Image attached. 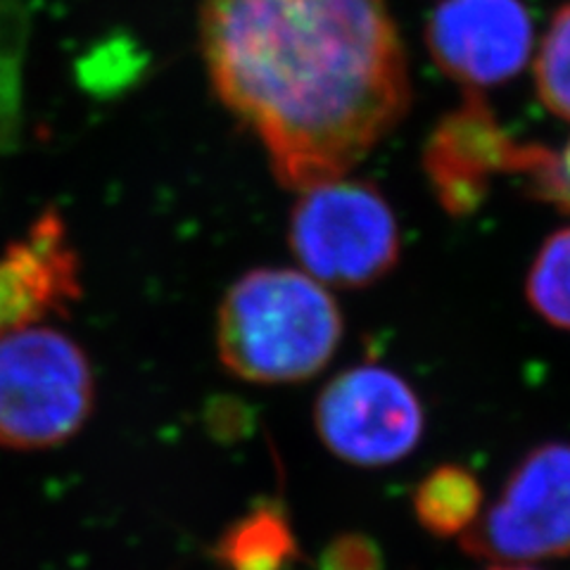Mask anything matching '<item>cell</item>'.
I'll use <instances>...</instances> for the list:
<instances>
[{"instance_id":"obj_7","label":"cell","mask_w":570,"mask_h":570,"mask_svg":"<svg viewBox=\"0 0 570 570\" xmlns=\"http://www.w3.org/2000/svg\"><path fill=\"white\" fill-rule=\"evenodd\" d=\"M425 41L444 75L483 88L525 67L532 22L521 0H444L431 14Z\"/></svg>"},{"instance_id":"obj_16","label":"cell","mask_w":570,"mask_h":570,"mask_svg":"<svg viewBox=\"0 0 570 570\" xmlns=\"http://www.w3.org/2000/svg\"><path fill=\"white\" fill-rule=\"evenodd\" d=\"M559 171H561V181H563V193H566V203L570 205V146L563 155V163L559 165Z\"/></svg>"},{"instance_id":"obj_3","label":"cell","mask_w":570,"mask_h":570,"mask_svg":"<svg viewBox=\"0 0 570 570\" xmlns=\"http://www.w3.org/2000/svg\"><path fill=\"white\" fill-rule=\"evenodd\" d=\"M96 379L62 331L24 326L0 335V448L48 450L91 419Z\"/></svg>"},{"instance_id":"obj_4","label":"cell","mask_w":570,"mask_h":570,"mask_svg":"<svg viewBox=\"0 0 570 570\" xmlns=\"http://www.w3.org/2000/svg\"><path fill=\"white\" fill-rule=\"evenodd\" d=\"M288 243L307 276L335 288H366L400 259V228L383 195L343 178L302 190Z\"/></svg>"},{"instance_id":"obj_17","label":"cell","mask_w":570,"mask_h":570,"mask_svg":"<svg viewBox=\"0 0 570 570\" xmlns=\"http://www.w3.org/2000/svg\"><path fill=\"white\" fill-rule=\"evenodd\" d=\"M488 570H532V568H525V566H509V563H499V566H492Z\"/></svg>"},{"instance_id":"obj_1","label":"cell","mask_w":570,"mask_h":570,"mask_svg":"<svg viewBox=\"0 0 570 570\" xmlns=\"http://www.w3.org/2000/svg\"><path fill=\"white\" fill-rule=\"evenodd\" d=\"M200 46L214 91L285 188L343 178L409 110L385 0H205Z\"/></svg>"},{"instance_id":"obj_12","label":"cell","mask_w":570,"mask_h":570,"mask_svg":"<svg viewBox=\"0 0 570 570\" xmlns=\"http://www.w3.org/2000/svg\"><path fill=\"white\" fill-rule=\"evenodd\" d=\"M29 17L22 0H0V155L17 148L22 131Z\"/></svg>"},{"instance_id":"obj_8","label":"cell","mask_w":570,"mask_h":570,"mask_svg":"<svg viewBox=\"0 0 570 570\" xmlns=\"http://www.w3.org/2000/svg\"><path fill=\"white\" fill-rule=\"evenodd\" d=\"M79 297V253L62 214L48 209L0 253V335L65 314Z\"/></svg>"},{"instance_id":"obj_6","label":"cell","mask_w":570,"mask_h":570,"mask_svg":"<svg viewBox=\"0 0 570 570\" xmlns=\"http://www.w3.org/2000/svg\"><path fill=\"white\" fill-rule=\"evenodd\" d=\"M321 442L354 466H387L416 450L423 409L416 392L383 366H354L335 376L316 400Z\"/></svg>"},{"instance_id":"obj_15","label":"cell","mask_w":570,"mask_h":570,"mask_svg":"<svg viewBox=\"0 0 570 570\" xmlns=\"http://www.w3.org/2000/svg\"><path fill=\"white\" fill-rule=\"evenodd\" d=\"M318 570H383V551L364 532H343L321 551Z\"/></svg>"},{"instance_id":"obj_13","label":"cell","mask_w":570,"mask_h":570,"mask_svg":"<svg viewBox=\"0 0 570 570\" xmlns=\"http://www.w3.org/2000/svg\"><path fill=\"white\" fill-rule=\"evenodd\" d=\"M528 299L549 324L570 331V226L551 234L532 262Z\"/></svg>"},{"instance_id":"obj_2","label":"cell","mask_w":570,"mask_h":570,"mask_svg":"<svg viewBox=\"0 0 570 570\" xmlns=\"http://www.w3.org/2000/svg\"><path fill=\"white\" fill-rule=\"evenodd\" d=\"M343 337L335 299L312 276L253 269L226 291L217 314L222 364L249 383H299L324 368Z\"/></svg>"},{"instance_id":"obj_14","label":"cell","mask_w":570,"mask_h":570,"mask_svg":"<svg viewBox=\"0 0 570 570\" xmlns=\"http://www.w3.org/2000/svg\"><path fill=\"white\" fill-rule=\"evenodd\" d=\"M534 83L547 110L570 121V3L551 20L534 62Z\"/></svg>"},{"instance_id":"obj_10","label":"cell","mask_w":570,"mask_h":570,"mask_svg":"<svg viewBox=\"0 0 570 570\" xmlns=\"http://www.w3.org/2000/svg\"><path fill=\"white\" fill-rule=\"evenodd\" d=\"M483 488L473 471L444 463L428 473L414 492V513L419 525L435 538H461L480 515Z\"/></svg>"},{"instance_id":"obj_11","label":"cell","mask_w":570,"mask_h":570,"mask_svg":"<svg viewBox=\"0 0 570 570\" xmlns=\"http://www.w3.org/2000/svg\"><path fill=\"white\" fill-rule=\"evenodd\" d=\"M217 557L228 570H285L297 557V542L285 513L264 504L226 530Z\"/></svg>"},{"instance_id":"obj_9","label":"cell","mask_w":570,"mask_h":570,"mask_svg":"<svg viewBox=\"0 0 570 570\" xmlns=\"http://www.w3.org/2000/svg\"><path fill=\"white\" fill-rule=\"evenodd\" d=\"M519 153L497 129L488 107L469 98L435 131L425 153V167L442 205L461 214L473 209L485 193L488 169L507 167V157Z\"/></svg>"},{"instance_id":"obj_5","label":"cell","mask_w":570,"mask_h":570,"mask_svg":"<svg viewBox=\"0 0 570 570\" xmlns=\"http://www.w3.org/2000/svg\"><path fill=\"white\" fill-rule=\"evenodd\" d=\"M461 549L494 563L570 557V444L547 442L509 475L497 502L461 534Z\"/></svg>"}]
</instances>
